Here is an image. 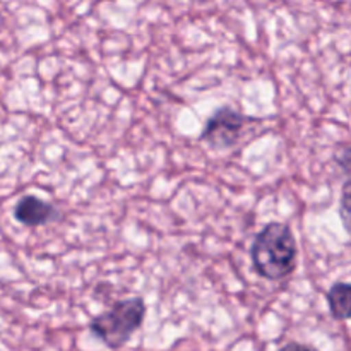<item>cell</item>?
Segmentation results:
<instances>
[{"label":"cell","instance_id":"cell-1","mask_svg":"<svg viewBox=\"0 0 351 351\" xmlns=\"http://www.w3.org/2000/svg\"><path fill=\"white\" fill-rule=\"evenodd\" d=\"M297 240L290 226L273 221L257 233L250 249L254 269L261 278L281 281L297 267Z\"/></svg>","mask_w":351,"mask_h":351},{"label":"cell","instance_id":"cell-2","mask_svg":"<svg viewBox=\"0 0 351 351\" xmlns=\"http://www.w3.org/2000/svg\"><path fill=\"white\" fill-rule=\"evenodd\" d=\"M146 315L143 298H127L113 305L110 311L96 315L89 322V331L108 348L119 350L141 328Z\"/></svg>","mask_w":351,"mask_h":351},{"label":"cell","instance_id":"cell-3","mask_svg":"<svg viewBox=\"0 0 351 351\" xmlns=\"http://www.w3.org/2000/svg\"><path fill=\"white\" fill-rule=\"evenodd\" d=\"M250 123H254V119L230 106H221L209 117L201 139L208 143L213 149H228L242 141V136L249 129Z\"/></svg>","mask_w":351,"mask_h":351},{"label":"cell","instance_id":"cell-4","mask_svg":"<svg viewBox=\"0 0 351 351\" xmlns=\"http://www.w3.org/2000/svg\"><path fill=\"white\" fill-rule=\"evenodd\" d=\"M14 216L21 225L36 228L58 218V211L50 202L41 201L36 195H24L14 208Z\"/></svg>","mask_w":351,"mask_h":351},{"label":"cell","instance_id":"cell-5","mask_svg":"<svg viewBox=\"0 0 351 351\" xmlns=\"http://www.w3.org/2000/svg\"><path fill=\"white\" fill-rule=\"evenodd\" d=\"M350 291L348 283H336L328 293L329 311L338 321H346L350 317Z\"/></svg>","mask_w":351,"mask_h":351},{"label":"cell","instance_id":"cell-6","mask_svg":"<svg viewBox=\"0 0 351 351\" xmlns=\"http://www.w3.org/2000/svg\"><path fill=\"white\" fill-rule=\"evenodd\" d=\"M348 189H350V184L348 180H346L345 184V189H343V201H341V211H343V221H345V226L348 228Z\"/></svg>","mask_w":351,"mask_h":351},{"label":"cell","instance_id":"cell-7","mask_svg":"<svg viewBox=\"0 0 351 351\" xmlns=\"http://www.w3.org/2000/svg\"><path fill=\"white\" fill-rule=\"evenodd\" d=\"M280 351H319V350H315L314 346L302 345V343H288V345L283 346Z\"/></svg>","mask_w":351,"mask_h":351}]
</instances>
